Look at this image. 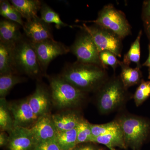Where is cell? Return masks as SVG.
<instances>
[{
    "label": "cell",
    "instance_id": "6da1fadb",
    "mask_svg": "<svg viewBox=\"0 0 150 150\" xmlns=\"http://www.w3.org/2000/svg\"><path fill=\"white\" fill-rule=\"evenodd\" d=\"M60 75L86 93H95L109 78L106 69L103 67L77 61L66 65Z\"/></svg>",
    "mask_w": 150,
    "mask_h": 150
},
{
    "label": "cell",
    "instance_id": "7a4b0ae2",
    "mask_svg": "<svg viewBox=\"0 0 150 150\" xmlns=\"http://www.w3.org/2000/svg\"><path fill=\"white\" fill-rule=\"evenodd\" d=\"M95 93L97 107L102 114H108L121 109L131 96L119 76L115 75L109 77Z\"/></svg>",
    "mask_w": 150,
    "mask_h": 150
},
{
    "label": "cell",
    "instance_id": "3957f363",
    "mask_svg": "<svg viewBox=\"0 0 150 150\" xmlns=\"http://www.w3.org/2000/svg\"><path fill=\"white\" fill-rule=\"evenodd\" d=\"M115 120L120 126L127 147L140 150L150 136V120L129 113H123Z\"/></svg>",
    "mask_w": 150,
    "mask_h": 150
},
{
    "label": "cell",
    "instance_id": "277c9868",
    "mask_svg": "<svg viewBox=\"0 0 150 150\" xmlns=\"http://www.w3.org/2000/svg\"><path fill=\"white\" fill-rule=\"evenodd\" d=\"M51 100L59 109H72L79 107L85 99L86 93L82 91L58 76H48Z\"/></svg>",
    "mask_w": 150,
    "mask_h": 150
},
{
    "label": "cell",
    "instance_id": "5b68a950",
    "mask_svg": "<svg viewBox=\"0 0 150 150\" xmlns=\"http://www.w3.org/2000/svg\"><path fill=\"white\" fill-rule=\"evenodd\" d=\"M85 22L92 23L99 25L113 33L122 39L131 33V25L125 14L115 8L112 4L104 6L98 12L96 19Z\"/></svg>",
    "mask_w": 150,
    "mask_h": 150
},
{
    "label": "cell",
    "instance_id": "8992f818",
    "mask_svg": "<svg viewBox=\"0 0 150 150\" xmlns=\"http://www.w3.org/2000/svg\"><path fill=\"white\" fill-rule=\"evenodd\" d=\"M13 52L18 74H24L33 78H38L43 74L32 43L25 35L15 45Z\"/></svg>",
    "mask_w": 150,
    "mask_h": 150
},
{
    "label": "cell",
    "instance_id": "52a82bcc",
    "mask_svg": "<svg viewBox=\"0 0 150 150\" xmlns=\"http://www.w3.org/2000/svg\"><path fill=\"white\" fill-rule=\"evenodd\" d=\"M77 27L89 34L99 53L109 51L116 57H121L123 49L122 39L118 35L96 24L88 26L83 23L82 26Z\"/></svg>",
    "mask_w": 150,
    "mask_h": 150
},
{
    "label": "cell",
    "instance_id": "ba28073f",
    "mask_svg": "<svg viewBox=\"0 0 150 150\" xmlns=\"http://www.w3.org/2000/svg\"><path fill=\"white\" fill-rule=\"evenodd\" d=\"M81 30L69 47L70 52L76 57L78 62L97 65L107 69L100 61L99 51L90 35L85 30Z\"/></svg>",
    "mask_w": 150,
    "mask_h": 150
},
{
    "label": "cell",
    "instance_id": "9c48e42d",
    "mask_svg": "<svg viewBox=\"0 0 150 150\" xmlns=\"http://www.w3.org/2000/svg\"><path fill=\"white\" fill-rule=\"evenodd\" d=\"M32 44L36 53L40 69L45 75L48 66L54 59L70 52L69 47L54 39L46 40L39 43H32Z\"/></svg>",
    "mask_w": 150,
    "mask_h": 150
},
{
    "label": "cell",
    "instance_id": "30bf717a",
    "mask_svg": "<svg viewBox=\"0 0 150 150\" xmlns=\"http://www.w3.org/2000/svg\"><path fill=\"white\" fill-rule=\"evenodd\" d=\"M8 104L14 127L30 129L38 119L28 103V97L8 103Z\"/></svg>",
    "mask_w": 150,
    "mask_h": 150
},
{
    "label": "cell",
    "instance_id": "8fae6325",
    "mask_svg": "<svg viewBox=\"0 0 150 150\" xmlns=\"http://www.w3.org/2000/svg\"><path fill=\"white\" fill-rule=\"evenodd\" d=\"M22 28L25 36L31 43H39L54 39L50 24L43 21L39 16L24 22Z\"/></svg>",
    "mask_w": 150,
    "mask_h": 150
},
{
    "label": "cell",
    "instance_id": "7c38bea8",
    "mask_svg": "<svg viewBox=\"0 0 150 150\" xmlns=\"http://www.w3.org/2000/svg\"><path fill=\"white\" fill-rule=\"evenodd\" d=\"M8 135V150H35L37 143L30 129L14 127Z\"/></svg>",
    "mask_w": 150,
    "mask_h": 150
},
{
    "label": "cell",
    "instance_id": "4fadbf2b",
    "mask_svg": "<svg viewBox=\"0 0 150 150\" xmlns=\"http://www.w3.org/2000/svg\"><path fill=\"white\" fill-rule=\"evenodd\" d=\"M28 101L38 118L48 114L52 102L51 91L42 84L38 83L34 92L28 97Z\"/></svg>",
    "mask_w": 150,
    "mask_h": 150
},
{
    "label": "cell",
    "instance_id": "5bb4252c",
    "mask_svg": "<svg viewBox=\"0 0 150 150\" xmlns=\"http://www.w3.org/2000/svg\"><path fill=\"white\" fill-rule=\"evenodd\" d=\"M30 129L37 144L56 139L58 133L50 113L38 118Z\"/></svg>",
    "mask_w": 150,
    "mask_h": 150
},
{
    "label": "cell",
    "instance_id": "9a60e30c",
    "mask_svg": "<svg viewBox=\"0 0 150 150\" xmlns=\"http://www.w3.org/2000/svg\"><path fill=\"white\" fill-rule=\"evenodd\" d=\"M52 117L58 132L75 129L83 119L79 112L71 110L52 115Z\"/></svg>",
    "mask_w": 150,
    "mask_h": 150
},
{
    "label": "cell",
    "instance_id": "2e32d148",
    "mask_svg": "<svg viewBox=\"0 0 150 150\" xmlns=\"http://www.w3.org/2000/svg\"><path fill=\"white\" fill-rule=\"evenodd\" d=\"M21 25L14 22L4 19L0 21V43L14 45L24 35L20 30Z\"/></svg>",
    "mask_w": 150,
    "mask_h": 150
},
{
    "label": "cell",
    "instance_id": "e0dca14e",
    "mask_svg": "<svg viewBox=\"0 0 150 150\" xmlns=\"http://www.w3.org/2000/svg\"><path fill=\"white\" fill-rule=\"evenodd\" d=\"M0 43V75L17 74L15 64V45Z\"/></svg>",
    "mask_w": 150,
    "mask_h": 150
},
{
    "label": "cell",
    "instance_id": "ac0fdd59",
    "mask_svg": "<svg viewBox=\"0 0 150 150\" xmlns=\"http://www.w3.org/2000/svg\"><path fill=\"white\" fill-rule=\"evenodd\" d=\"M10 2L26 21L38 16L42 4L39 0H11Z\"/></svg>",
    "mask_w": 150,
    "mask_h": 150
},
{
    "label": "cell",
    "instance_id": "d6986e66",
    "mask_svg": "<svg viewBox=\"0 0 150 150\" xmlns=\"http://www.w3.org/2000/svg\"><path fill=\"white\" fill-rule=\"evenodd\" d=\"M91 143L105 145L110 150H116L115 148L127 149L121 129L98 137L93 138Z\"/></svg>",
    "mask_w": 150,
    "mask_h": 150
},
{
    "label": "cell",
    "instance_id": "ffe728a7",
    "mask_svg": "<svg viewBox=\"0 0 150 150\" xmlns=\"http://www.w3.org/2000/svg\"><path fill=\"white\" fill-rule=\"evenodd\" d=\"M121 73L120 76L123 85L128 89L130 87L141 83L142 79V74L139 67L132 68L124 64L121 62Z\"/></svg>",
    "mask_w": 150,
    "mask_h": 150
},
{
    "label": "cell",
    "instance_id": "44dd1931",
    "mask_svg": "<svg viewBox=\"0 0 150 150\" xmlns=\"http://www.w3.org/2000/svg\"><path fill=\"white\" fill-rule=\"evenodd\" d=\"M40 18L42 20L49 24L54 23L56 28L61 29L63 27H69L72 26L65 23L62 21L59 14L50 7L46 3L42 2L40 10Z\"/></svg>",
    "mask_w": 150,
    "mask_h": 150
},
{
    "label": "cell",
    "instance_id": "7402d4cb",
    "mask_svg": "<svg viewBox=\"0 0 150 150\" xmlns=\"http://www.w3.org/2000/svg\"><path fill=\"white\" fill-rule=\"evenodd\" d=\"M14 128L13 118L9 108L8 102L6 98H0L1 131H6L8 134Z\"/></svg>",
    "mask_w": 150,
    "mask_h": 150
},
{
    "label": "cell",
    "instance_id": "603a6c76",
    "mask_svg": "<svg viewBox=\"0 0 150 150\" xmlns=\"http://www.w3.org/2000/svg\"><path fill=\"white\" fill-rule=\"evenodd\" d=\"M142 31L140 30L137 38L131 44L129 51L123 57V63L124 64L129 66L131 63H134L137 67L141 68L142 65L140 63L141 57V39Z\"/></svg>",
    "mask_w": 150,
    "mask_h": 150
},
{
    "label": "cell",
    "instance_id": "cb8c5ba5",
    "mask_svg": "<svg viewBox=\"0 0 150 150\" xmlns=\"http://www.w3.org/2000/svg\"><path fill=\"white\" fill-rule=\"evenodd\" d=\"M24 78L17 74L0 75V97L5 98L15 86L24 81Z\"/></svg>",
    "mask_w": 150,
    "mask_h": 150
},
{
    "label": "cell",
    "instance_id": "d4e9b609",
    "mask_svg": "<svg viewBox=\"0 0 150 150\" xmlns=\"http://www.w3.org/2000/svg\"><path fill=\"white\" fill-rule=\"evenodd\" d=\"M56 140L62 150H72L77 146L76 128L58 132Z\"/></svg>",
    "mask_w": 150,
    "mask_h": 150
},
{
    "label": "cell",
    "instance_id": "484cf974",
    "mask_svg": "<svg viewBox=\"0 0 150 150\" xmlns=\"http://www.w3.org/2000/svg\"><path fill=\"white\" fill-rule=\"evenodd\" d=\"M0 14L5 19L16 23L22 27L24 24L21 15L8 1H0Z\"/></svg>",
    "mask_w": 150,
    "mask_h": 150
},
{
    "label": "cell",
    "instance_id": "4316f807",
    "mask_svg": "<svg viewBox=\"0 0 150 150\" xmlns=\"http://www.w3.org/2000/svg\"><path fill=\"white\" fill-rule=\"evenodd\" d=\"M90 124L83 118L78 125L76 127L77 145L91 142L93 136Z\"/></svg>",
    "mask_w": 150,
    "mask_h": 150
},
{
    "label": "cell",
    "instance_id": "83f0119b",
    "mask_svg": "<svg viewBox=\"0 0 150 150\" xmlns=\"http://www.w3.org/2000/svg\"><path fill=\"white\" fill-rule=\"evenodd\" d=\"M90 126L93 138L109 134L120 129V126L115 120L105 124H93L91 123Z\"/></svg>",
    "mask_w": 150,
    "mask_h": 150
},
{
    "label": "cell",
    "instance_id": "f1b7e54d",
    "mask_svg": "<svg viewBox=\"0 0 150 150\" xmlns=\"http://www.w3.org/2000/svg\"><path fill=\"white\" fill-rule=\"evenodd\" d=\"M150 96V81L143 80L133 96L134 102L137 106L142 104Z\"/></svg>",
    "mask_w": 150,
    "mask_h": 150
},
{
    "label": "cell",
    "instance_id": "f546056e",
    "mask_svg": "<svg viewBox=\"0 0 150 150\" xmlns=\"http://www.w3.org/2000/svg\"><path fill=\"white\" fill-rule=\"evenodd\" d=\"M100 59L103 65L107 68L110 66L115 71L118 66H120L121 62L117 59L116 56L109 51H101L99 53Z\"/></svg>",
    "mask_w": 150,
    "mask_h": 150
},
{
    "label": "cell",
    "instance_id": "4dcf8cb0",
    "mask_svg": "<svg viewBox=\"0 0 150 150\" xmlns=\"http://www.w3.org/2000/svg\"><path fill=\"white\" fill-rule=\"evenodd\" d=\"M35 150H62L56 139L38 143Z\"/></svg>",
    "mask_w": 150,
    "mask_h": 150
},
{
    "label": "cell",
    "instance_id": "1f68e13d",
    "mask_svg": "<svg viewBox=\"0 0 150 150\" xmlns=\"http://www.w3.org/2000/svg\"><path fill=\"white\" fill-rule=\"evenodd\" d=\"M91 142L78 144L73 150H103V149L93 144Z\"/></svg>",
    "mask_w": 150,
    "mask_h": 150
},
{
    "label": "cell",
    "instance_id": "d6a6232c",
    "mask_svg": "<svg viewBox=\"0 0 150 150\" xmlns=\"http://www.w3.org/2000/svg\"><path fill=\"white\" fill-rule=\"evenodd\" d=\"M142 17L143 20L150 18V0L145 1L143 3Z\"/></svg>",
    "mask_w": 150,
    "mask_h": 150
},
{
    "label": "cell",
    "instance_id": "836d02e7",
    "mask_svg": "<svg viewBox=\"0 0 150 150\" xmlns=\"http://www.w3.org/2000/svg\"><path fill=\"white\" fill-rule=\"evenodd\" d=\"M9 141V135L6 131H1L0 133V146L1 148L7 146Z\"/></svg>",
    "mask_w": 150,
    "mask_h": 150
},
{
    "label": "cell",
    "instance_id": "e575fe53",
    "mask_svg": "<svg viewBox=\"0 0 150 150\" xmlns=\"http://www.w3.org/2000/svg\"><path fill=\"white\" fill-rule=\"evenodd\" d=\"M143 20L144 21L145 32L149 40L150 43V18L145 19Z\"/></svg>",
    "mask_w": 150,
    "mask_h": 150
},
{
    "label": "cell",
    "instance_id": "d590c367",
    "mask_svg": "<svg viewBox=\"0 0 150 150\" xmlns=\"http://www.w3.org/2000/svg\"><path fill=\"white\" fill-rule=\"evenodd\" d=\"M149 56L146 61L143 64V66L149 67L150 68V43L149 45Z\"/></svg>",
    "mask_w": 150,
    "mask_h": 150
},
{
    "label": "cell",
    "instance_id": "8d00e7d4",
    "mask_svg": "<svg viewBox=\"0 0 150 150\" xmlns=\"http://www.w3.org/2000/svg\"><path fill=\"white\" fill-rule=\"evenodd\" d=\"M148 78L150 79V68L149 69V76H148Z\"/></svg>",
    "mask_w": 150,
    "mask_h": 150
},
{
    "label": "cell",
    "instance_id": "74e56055",
    "mask_svg": "<svg viewBox=\"0 0 150 150\" xmlns=\"http://www.w3.org/2000/svg\"></svg>",
    "mask_w": 150,
    "mask_h": 150
}]
</instances>
